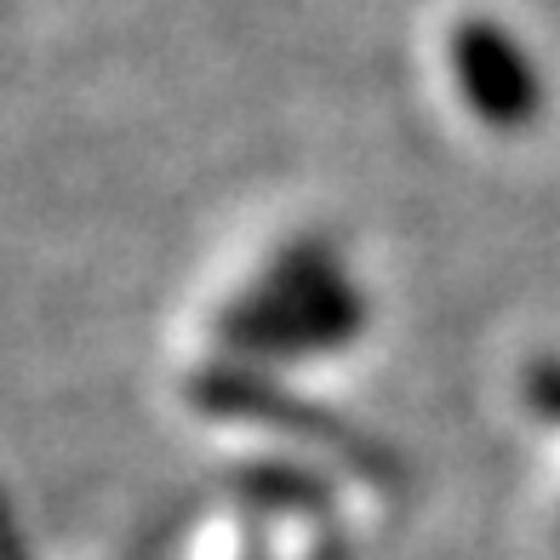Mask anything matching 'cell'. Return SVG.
I'll return each mask as SVG.
<instances>
[{
	"label": "cell",
	"mask_w": 560,
	"mask_h": 560,
	"mask_svg": "<svg viewBox=\"0 0 560 560\" xmlns=\"http://www.w3.org/2000/svg\"><path fill=\"white\" fill-rule=\"evenodd\" d=\"M452 58H457V74H464V86L475 92V104L487 115L521 120L538 104V81H532L521 46L503 30H492V23H464L452 35Z\"/></svg>",
	"instance_id": "cell-1"
}]
</instances>
